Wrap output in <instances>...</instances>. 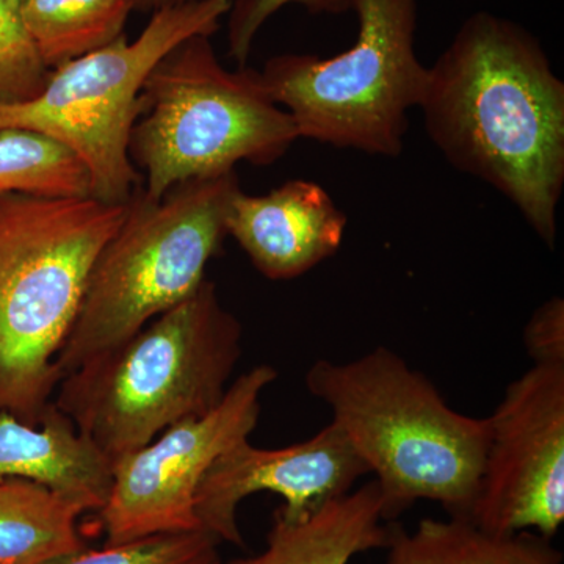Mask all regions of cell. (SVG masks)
Here are the masks:
<instances>
[{
	"mask_svg": "<svg viewBox=\"0 0 564 564\" xmlns=\"http://www.w3.org/2000/svg\"><path fill=\"white\" fill-rule=\"evenodd\" d=\"M488 452L470 522L545 540L564 521V366H532L489 415Z\"/></svg>",
	"mask_w": 564,
	"mask_h": 564,
	"instance_id": "obj_10",
	"label": "cell"
},
{
	"mask_svg": "<svg viewBox=\"0 0 564 564\" xmlns=\"http://www.w3.org/2000/svg\"><path fill=\"white\" fill-rule=\"evenodd\" d=\"M231 236L267 280H295L332 258L344 242L347 215L313 181L293 180L267 195L232 196Z\"/></svg>",
	"mask_w": 564,
	"mask_h": 564,
	"instance_id": "obj_12",
	"label": "cell"
},
{
	"mask_svg": "<svg viewBox=\"0 0 564 564\" xmlns=\"http://www.w3.org/2000/svg\"><path fill=\"white\" fill-rule=\"evenodd\" d=\"M386 564H563L551 540L532 532L492 534L467 519H423L413 532L389 525Z\"/></svg>",
	"mask_w": 564,
	"mask_h": 564,
	"instance_id": "obj_16",
	"label": "cell"
},
{
	"mask_svg": "<svg viewBox=\"0 0 564 564\" xmlns=\"http://www.w3.org/2000/svg\"><path fill=\"white\" fill-rule=\"evenodd\" d=\"M220 541L206 530L161 533L84 551L54 564H223Z\"/></svg>",
	"mask_w": 564,
	"mask_h": 564,
	"instance_id": "obj_19",
	"label": "cell"
},
{
	"mask_svg": "<svg viewBox=\"0 0 564 564\" xmlns=\"http://www.w3.org/2000/svg\"><path fill=\"white\" fill-rule=\"evenodd\" d=\"M388 541L389 525L372 480L302 521H288L274 511L265 549L226 564H350L362 552L386 549Z\"/></svg>",
	"mask_w": 564,
	"mask_h": 564,
	"instance_id": "obj_14",
	"label": "cell"
},
{
	"mask_svg": "<svg viewBox=\"0 0 564 564\" xmlns=\"http://www.w3.org/2000/svg\"><path fill=\"white\" fill-rule=\"evenodd\" d=\"M300 139L291 115L267 90L261 70L226 69L210 36L182 41L151 70L129 158L144 173L143 191L159 199L174 185L272 165Z\"/></svg>",
	"mask_w": 564,
	"mask_h": 564,
	"instance_id": "obj_6",
	"label": "cell"
},
{
	"mask_svg": "<svg viewBox=\"0 0 564 564\" xmlns=\"http://www.w3.org/2000/svg\"><path fill=\"white\" fill-rule=\"evenodd\" d=\"M132 11V0H22L25 24L50 69L120 39Z\"/></svg>",
	"mask_w": 564,
	"mask_h": 564,
	"instance_id": "obj_17",
	"label": "cell"
},
{
	"mask_svg": "<svg viewBox=\"0 0 564 564\" xmlns=\"http://www.w3.org/2000/svg\"><path fill=\"white\" fill-rule=\"evenodd\" d=\"M51 70L25 24L22 0H0V106L33 101Z\"/></svg>",
	"mask_w": 564,
	"mask_h": 564,
	"instance_id": "obj_20",
	"label": "cell"
},
{
	"mask_svg": "<svg viewBox=\"0 0 564 564\" xmlns=\"http://www.w3.org/2000/svg\"><path fill=\"white\" fill-rule=\"evenodd\" d=\"M242 340V323L206 280L128 343L65 375L52 403L113 466L170 426L215 410Z\"/></svg>",
	"mask_w": 564,
	"mask_h": 564,
	"instance_id": "obj_3",
	"label": "cell"
},
{
	"mask_svg": "<svg viewBox=\"0 0 564 564\" xmlns=\"http://www.w3.org/2000/svg\"><path fill=\"white\" fill-rule=\"evenodd\" d=\"M276 378L269 364L252 367L232 381L209 414L176 423L118 459L109 497L98 511L106 545L202 529L196 491L212 464L250 440L261 417L262 393Z\"/></svg>",
	"mask_w": 564,
	"mask_h": 564,
	"instance_id": "obj_9",
	"label": "cell"
},
{
	"mask_svg": "<svg viewBox=\"0 0 564 564\" xmlns=\"http://www.w3.org/2000/svg\"><path fill=\"white\" fill-rule=\"evenodd\" d=\"M133 10L141 13H155V11L170 9V7L184 6V3L196 2V0H132Z\"/></svg>",
	"mask_w": 564,
	"mask_h": 564,
	"instance_id": "obj_23",
	"label": "cell"
},
{
	"mask_svg": "<svg viewBox=\"0 0 564 564\" xmlns=\"http://www.w3.org/2000/svg\"><path fill=\"white\" fill-rule=\"evenodd\" d=\"M430 140L452 166L514 204L555 247L564 188V82L524 25L477 11L429 68Z\"/></svg>",
	"mask_w": 564,
	"mask_h": 564,
	"instance_id": "obj_1",
	"label": "cell"
},
{
	"mask_svg": "<svg viewBox=\"0 0 564 564\" xmlns=\"http://www.w3.org/2000/svg\"><path fill=\"white\" fill-rule=\"evenodd\" d=\"M351 11V47L329 58L276 55L263 65V84L300 139L399 158L429 77L415 54L419 0H352Z\"/></svg>",
	"mask_w": 564,
	"mask_h": 564,
	"instance_id": "obj_7",
	"label": "cell"
},
{
	"mask_svg": "<svg viewBox=\"0 0 564 564\" xmlns=\"http://www.w3.org/2000/svg\"><path fill=\"white\" fill-rule=\"evenodd\" d=\"M304 383L375 475L384 522L417 500L470 521L491 434L488 417L452 410L425 375L386 347L347 362L318 359Z\"/></svg>",
	"mask_w": 564,
	"mask_h": 564,
	"instance_id": "obj_2",
	"label": "cell"
},
{
	"mask_svg": "<svg viewBox=\"0 0 564 564\" xmlns=\"http://www.w3.org/2000/svg\"><path fill=\"white\" fill-rule=\"evenodd\" d=\"M234 0H196L155 11L135 40L120 36L101 50L51 70L33 101L0 106V131L21 129L68 148L87 169L91 196L126 204L143 185L129 158L140 93L159 62L182 41L214 35Z\"/></svg>",
	"mask_w": 564,
	"mask_h": 564,
	"instance_id": "obj_8",
	"label": "cell"
},
{
	"mask_svg": "<svg viewBox=\"0 0 564 564\" xmlns=\"http://www.w3.org/2000/svg\"><path fill=\"white\" fill-rule=\"evenodd\" d=\"M9 478L36 481L99 511L113 466L52 403L36 426L0 414V481Z\"/></svg>",
	"mask_w": 564,
	"mask_h": 564,
	"instance_id": "obj_13",
	"label": "cell"
},
{
	"mask_svg": "<svg viewBox=\"0 0 564 564\" xmlns=\"http://www.w3.org/2000/svg\"><path fill=\"white\" fill-rule=\"evenodd\" d=\"M124 215L93 196L0 195V414L43 421L88 276Z\"/></svg>",
	"mask_w": 564,
	"mask_h": 564,
	"instance_id": "obj_4",
	"label": "cell"
},
{
	"mask_svg": "<svg viewBox=\"0 0 564 564\" xmlns=\"http://www.w3.org/2000/svg\"><path fill=\"white\" fill-rule=\"evenodd\" d=\"M524 347L534 366H564L562 296H554L534 310L524 328Z\"/></svg>",
	"mask_w": 564,
	"mask_h": 564,
	"instance_id": "obj_22",
	"label": "cell"
},
{
	"mask_svg": "<svg viewBox=\"0 0 564 564\" xmlns=\"http://www.w3.org/2000/svg\"><path fill=\"white\" fill-rule=\"evenodd\" d=\"M288 6H300L313 14H344L352 0H234L228 13V52L237 66H247L252 43L267 21Z\"/></svg>",
	"mask_w": 564,
	"mask_h": 564,
	"instance_id": "obj_21",
	"label": "cell"
},
{
	"mask_svg": "<svg viewBox=\"0 0 564 564\" xmlns=\"http://www.w3.org/2000/svg\"><path fill=\"white\" fill-rule=\"evenodd\" d=\"M85 513L77 500L36 481H0V564H54L84 551Z\"/></svg>",
	"mask_w": 564,
	"mask_h": 564,
	"instance_id": "obj_15",
	"label": "cell"
},
{
	"mask_svg": "<svg viewBox=\"0 0 564 564\" xmlns=\"http://www.w3.org/2000/svg\"><path fill=\"white\" fill-rule=\"evenodd\" d=\"M240 191L236 172L182 182L162 198L140 185L120 228L93 265L79 313L57 356L62 378L128 343L159 315L198 291L228 237L226 217Z\"/></svg>",
	"mask_w": 564,
	"mask_h": 564,
	"instance_id": "obj_5",
	"label": "cell"
},
{
	"mask_svg": "<svg viewBox=\"0 0 564 564\" xmlns=\"http://www.w3.org/2000/svg\"><path fill=\"white\" fill-rule=\"evenodd\" d=\"M91 196L84 163L57 141L21 129L0 131V195Z\"/></svg>",
	"mask_w": 564,
	"mask_h": 564,
	"instance_id": "obj_18",
	"label": "cell"
},
{
	"mask_svg": "<svg viewBox=\"0 0 564 564\" xmlns=\"http://www.w3.org/2000/svg\"><path fill=\"white\" fill-rule=\"evenodd\" d=\"M367 474L366 464L333 422L288 447L261 448L242 441L212 464L203 478L195 496L196 519L220 543L243 547L237 511L252 494H276L284 502L278 513L288 521H302L347 496Z\"/></svg>",
	"mask_w": 564,
	"mask_h": 564,
	"instance_id": "obj_11",
	"label": "cell"
}]
</instances>
